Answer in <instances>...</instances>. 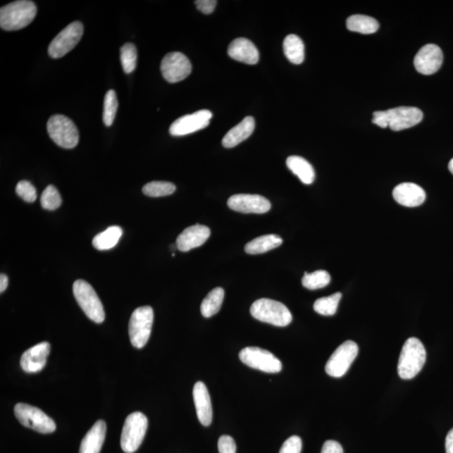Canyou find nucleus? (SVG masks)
Returning <instances> with one entry per match:
<instances>
[{
	"mask_svg": "<svg viewBox=\"0 0 453 453\" xmlns=\"http://www.w3.org/2000/svg\"><path fill=\"white\" fill-rule=\"evenodd\" d=\"M445 446L446 453H453V428L447 433Z\"/></svg>",
	"mask_w": 453,
	"mask_h": 453,
	"instance_id": "nucleus-42",
	"label": "nucleus"
},
{
	"mask_svg": "<svg viewBox=\"0 0 453 453\" xmlns=\"http://www.w3.org/2000/svg\"><path fill=\"white\" fill-rule=\"evenodd\" d=\"M138 54L134 44L126 43L120 48V61L123 69L127 74L135 71L137 66Z\"/></svg>",
	"mask_w": 453,
	"mask_h": 453,
	"instance_id": "nucleus-32",
	"label": "nucleus"
},
{
	"mask_svg": "<svg viewBox=\"0 0 453 453\" xmlns=\"http://www.w3.org/2000/svg\"><path fill=\"white\" fill-rule=\"evenodd\" d=\"M212 118V112L206 109L187 114L173 123L170 127V134L173 136H183L195 133L208 127Z\"/></svg>",
	"mask_w": 453,
	"mask_h": 453,
	"instance_id": "nucleus-13",
	"label": "nucleus"
},
{
	"mask_svg": "<svg viewBox=\"0 0 453 453\" xmlns=\"http://www.w3.org/2000/svg\"><path fill=\"white\" fill-rule=\"evenodd\" d=\"M15 191L20 199L27 202H34L37 197L36 188L28 181H20L17 184Z\"/></svg>",
	"mask_w": 453,
	"mask_h": 453,
	"instance_id": "nucleus-36",
	"label": "nucleus"
},
{
	"mask_svg": "<svg viewBox=\"0 0 453 453\" xmlns=\"http://www.w3.org/2000/svg\"><path fill=\"white\" fill-rule=\"evenodd\" d=\"M331 281V276L326 271H316L314 273L306 272L302 278V285L309 290H318L327 287Z\"/></svg>",
	"mask_w": 453,
	"mask_h": 453,
	"instance_id": "nucleus-31",
	"label": "nucleus"
},
{
	"mask_svg": "<svg viewBox=\"0 0 453 453\" xmlns=\"http://www.w3.org/2000/svg\"><path fill=\"white\" fill-rule=\"evenodd\" d=\"M448 168H449V170L451 171L452 174L453 175V158L449 162V165H448Z\"/></svg>",
	"mask_w": 453,
	"mask_h": 453,
	"instance_id": "nucleus-44",
	"label": "nucleus"
},
{
	"mask_svg": "<svg viewBox=\"0 0 453 453\" xmlns=\"http://www.w3.org/2000/svg\"><path fill=\"white\" fill-rule=\"evenodd\" d=\"M210 235V228L201 224L188 227L178 237L177 249L182 252H188L199 248L206 243Z\"/></svg>",
	"mask_w": 453,
	"mask_h": 453,
	"instance_id": "nucleus-18",
	"label": "nucleus"
},
{
	"mask_svg": "<svg viewBox=\"0 0 453 453\" xmlns=\"http://www.w3.org/2000/svg\"><path fill=\"white\" fill-rule=\"evenodd\" d=\"M190 60L182 52H170L165 56L161 64L162 76L170 83L181 82L191 74Z\"/></svg>",
	"mask_w": 453,
	"mask_h": 453,
	"instance_id": "nucleus-12",
	"label": "nucleus"
},
{
	"mask_svg": "<svg viewBox=\"0 0 453 453\" xmlns=\"http://www.w3.org/2000/svg\"><path fill=\"white\" fill-rule=\"evenodd\" d=\"M442 63V51L435 44H428L421 48L414 59L416 71L423 75H433L437 73L441 68Z\"/></svg>",
	"mask_w": 453,
	"mask_h": 453,
	"instance_id": "nucleus-15",
	"label": "nucleus"
},
{
	"mask_svg": "<svg viewBox=\"0 0 453 453\" xmlns=\"http://www.w3.org/2000/svg\"><path fill=\"white\" fill-rule=\"evenodd\" d=\"M224 299V290L217 287L211 290L208 296L204 298L201 305V315L206 318L217 314L223 304Z\"/></svg>",
	"mask_w": 453,
	"mask_h": 453,
	"instance_id": "nucleus-29",
	"label": "nucleus"
},
{
	"mask_svg": "<svg viewBox=\"0 0 453 453\" xmlns=\"http://www.w3.org/2000/svg\"><path fill=\"white\" fill-rule=\"evenodd\" d=\"M154 311L151 306L139 307L131 315L129 334L131 345L136 349H142L151 337Z\"/></svg>",
	"mask_w": 453,
	"mask_h": 453,
	"instance_id": "nucleus-7",
	"label": "nucleus"
},
{
	"mask_svg": "<svg viewBox=\"0 0 453 453\" xmlns=\"http://www.w3.org/2000/svg\"><path fill=\"white\" fill-rule=\"evenodd\" d=\"M82 35L83 25L81 22H73L52 39L49 47H48V54L52 58H61L77 45Z\"/></svg>",
	"mask_w": 453,
	"mask_h": 453,
	"instance_id": "nucleus-10",
	"label": "nucleus"
},
{
	"mask_svg": "<svg viewBox=\"0 0 453 453\" xmlns=\"http://www.w3.org/2000/svg\"><path fill=\"white\" fill-rule=\"evenodd\" d=\"M37 14L36 4L29 0H20L6 4L0 10V27L7 32L26 27Z\"/></svg>",
	"mask_w": 453,
	"mask_h": 453,
	"instance_id": "nucleus-1",
	"label": "nucleus"
},
{
	"mask_svg": "<svg viewBox=\"0 0 453 453\" xmlns=\"http://www.w3.org/2000/svg\"><path fill=\"white\" fill-rule=\"evenodd\" d=\"M287 166L292 173L297 175L302 183L311 185L315 180V170L309 161L301 156H289Z\"/></svg>",
	"mask_w": 453,
	"mask_h": 453,
	"instance_id": "nucleus-24",
	"label": "nucleus"
},
{
	"mask_svg": "<svg viewBox=\"0 0 453 453\" xmlns=\"http://www.w3.org/2000/svg\"><path fill=\"white\" fill-rule=\"evenodd\" d=\"M219 453H236V443L230 435H223L218 442Z\"/></svg>",
	"mask_w": 453,
	"mask_h": 453,
	"instance_id": "nucleus-38",
	"label": "nucleus"
},
{
	"mask_svg": "<svg viewBox=\"0 0 453 453\" xmlns=\"http://www.w3.org/2000/svg\"><path fill=\"white\" fill-rule=\"evenodd\" d=\"M47 132L54 142L64 149H73L79 142L76 125L69 118L61 114L51 116L47 122Z\"/></svg>",
	"mask_w": 453,
	"mask_h": 453,
	"instance_id": "nucleus-6",
	"label": "nucleus"
},
{
	"mask_svg": "<svg viewBox=\"0 0 453 453\" xmlns=\"http://www.w3.org/2000/svg\"><path fill=\"white\" fill-rule=\"evenodd\" d=\"M347 28L353 32L364 35L376 33L380 28L379 22L373 17L364 15H351L347 20Z\"/></svg>",
	"mask_w": 453,
	"mask_h": 453,
	"instance_id": "nucleus-27",
	"label": "nucleus"
},
{
	"mask_svg": "<svg viewBox=\"0 0 453 453\" xmlns=\"http://www.w3.org/2000/svg\"><path fill=\"white\" fill-rule=\"evenodd\" d=\"M240 359L247 366L266 373H276L283 369L280 360L261 347H244L240 353Z\"/></svg>",
	"mask_w": 453,
	"mask_h": 453,
	"instance_id": "nucleus-9",
	"label": "nucleus"
},
{
	"mask_svg": "<svg viewBox=\"0 0 453 453\" xmlns=\"http://www.w3.org/2000/svg\"><path fill=\"white\" fill-rule=\"evenodd\" d=\"M284 54L293 64H302L305 59V46L296 35H289L283 42Z\"/></svg>",
	"mask_w": 453,
	"mask_h": 453,
	"instance_id": "nucleus-26",
	"label": "nucleus"
},
{
	"mask_svg": "<svg viewBox=\"0 0 453 453\" xmlns=\"http://www.w3.org/2000/svg\"><path fill=\"white\" fill-rule=\"evenodd\" d=\"M15 415L21 425L42 434L54 433L56 429L55 421L44 413L41 409L24 403L15 407Z\"/></svg>",
	"mask_w": 453,
	"mask_h": 453,
	"instance_id": "nucleus-8",
	"label": "nucleus"
},
{
	"mask_svg": "<svg viewBox=\"0 0 453 453\" xmlns=\"http://www.w3.org/2000/svg\"><path fill=\"white\" fill-rule=\"evenodd\" d=\"M142 191L144 195L151 197H166L173 194L175 186L168 182H151L144 185Z\"/></svg>",
	"mask_w": 453,
	"mask_h": 453,
	"instance_id": "nucleus-33",
	"label": "nucleus"
},
{
	"mask_svg": "<svg viewBox=\"0 0 453 453\" xmlns=\"http://www.w3.org/2000/svg\"><path fill=\"white\" fill-rule=\"evenodd\" d=\"M228 54L232 59L249 65H255L259 60L257 47L246 38H237L228 46Z\"/></svg>",
	"mask_w": 453,
	"mask_h": 453,
	"instance_id": "nucleus-21",
	"label": "nucleus"
},
{
	"mask_svg": "<svg viewBox=\"0 0 453 453\" xmlns=\"http://www.w3.org/2000/svg\"><path fill=\"white\" fill-rule=\"evenodd\" d=\"M302 448V439L297 435H292L284 442L279 453H301Z\"/></svg>",
	"mask_w": 453,
	"mask_h": 453,
	"instance_id": "nucleus-37",
	"label": "nucleus"
},
{
	"mask_svg": "<svg viewBox=\"0 0 453 453\" xmlns=\"http://www.w3.org/2000/svg\"><path fill=\"white\" fill-rule=\"evenodd\" d=\"M393 197L400 205L415 208L423 204L426 195L424 189L417 184L404 182L395 187Z\"/></svg>",
	"mask_w": 453,
	"mask_h": 453,
	"instance_id": "nucleus-19",
	"label": "nucleus"
},
{
	"mask_svg": "<svg viewBox=\"0 0 453 453\" xmlns=\"http://www.w3.org/2000/svg\"><path fill=\"white\" fill-rule=\"evenodd\" d=\"M148 428V419L142 412H134L127 416L123 428L120 444L122 450L134 453L142 445Z\"/></svg>",
	"mask_w": 453,
	"mask_h": 453,
	"instance_id": "nucleus-5",
	"label": "nucleus"
},
{
	"mask_svg": "<svg viewBox=\"0 0 453 453\" xmlns=\"http://www.w3.org/2000/svg\"><path fill=\"white\" fill-rule=\"evenodd\" d=\"M63 202L58 190L49 185L42 192L41 204L44 209L54 211L59 208Z\"/></svg>",
	"mask_w": 453,
	"mask_h": 453,
	"instance_id": "nucleus-35",
	"label": "nucleus"
},
{
	"mask_svg": "<svg viewBox=\"0 0 453 453\" xmlns=\"http://www.w3.org/2000/svg\"><path fill=\"white\" fill-rule=\"evenodd\" d=\"M51 352L49 342H42L26 350L20 359V366L26 373H35L45 368Z\"/></svg>",
	"mask_w": 453,
	"mask_h": 453,
	"instance_id": "nucleus-17",
	"label": "nucleus"
},
{
	"mask_svg": "<svg viewBox=\"0 0 453 453\" xmlns=\"http://www.w3.org/2000/svg\"><path fill=\"white\" fill-rule=\"evenodd\" d=\"M106 428L105 421H96L82 439L79 453H99L104 445Z\"/></svg>",
	"mask_w": 453,
	"mask_h": 453,
	"instance_id": "nucleus-22",
	"label": "nucleus"
},
{
	"mask_svg": "<svg viewBox=\"0 0 453 453\" xmlns=\"http://www.w3.org/2000/svg\"><path fill=\"white\" fill-rule=\"evenodd\" d=\"M255 122L253 117H246L239 125L232 128L224 136L222 144L225 148H232L244 142L253 134Z\"/></svg>",
	"mask_w": 453,
	"mask_h": 453,
	"instance_id": "nucleus-23",
	"label": "nucleus"
},
{
	"mask_svg": "<svg viewBox=\"0 0 453 453\" xmlns=\"http://www.w3.org/2000/svg\"><path fill=\"white\" fill-rule=\"evenodd\" d=\"M218 2L216 0H197L195 1L197 10L205 15H210L214 11Z\"/></svg>",
	"mask_w": 453,
	"mask_h": 453,
	"instance_id": "nucleus-39",
	"label": "nucleus"
},
{
	"mask_svg": "<svg viewBox=\"0 0 453 453\" xmlns=\"http://www.w3.org/2000/svg\"><path fill=\"white\" fill-rule=\"evenodd\" d=\"M123 235V230L120 226H111L106 230L100 232L92 240V245L100 252L116 247Z\"/></svg>",
	"mask_w": 453,
	"mask_h": 453,
	"instance_id": "nucleus-28",
	"label": "nucleus"
},
{
	"mask_svg": "<svg viewBox=\"0 0 453 453\" xmlns=\"http://www.w3.org/2000/svg\"><path fill=\"white\" fill-rule=\"evenodd\" d=\"M250 314L261 322L276 327H287L292 323V315L283 303L262 298L253 303Z\"/></svg>",
	"mask_w": 453,
	"mask_h": 453,
	"instance_id": "nucleus-3",
	"label": "nucleus"
},
{
	"mask_svg": "<svg viewBox=\"0 0 453 453\" xmlns=\"http://www.w3.org/2000/svg\"><path fill=\"white\" fill-rule=\"evenodd\" d=\"M228 206L232 210L242 213L262 214L269 212L271 201L259 195L237 194L230 197Z\"/></svg>",
	"mask_w": 453,
	"mask_h": 453,
	"instance_id": "nucleus-16",
	"label": "nucleus"
},
{
	"mask_svg": "<svg viewBox=\"0 0 453 453\" xmlns=\"http://www.w3.org/2000/svg\"><path fill=\"white\" fill-rule=\"evenodd\" d=\"M118 102L117 94L114 90H108L104 98V123L107 127L113 125L114 118H116Z\"/></svg>",
	"mask_w": 453,
	"mask_h": 453,
	"instance_id": "nucleus-34",
	"label": "nucleus"
},
{
	"mask_svg": "<svg viewBox=\"0 0 453 453\" xmlns=\"http://www.w3.org/2000/svg\"><path fill=\"white\" fill-rule=\"evenodd\" d=\"M73 290L78 305L87 318L96 323H102L105 319L104 306L92 285L85 280H77Z\"/></svg>",
	"mask_w": 453,
	"mask_h": 453,
	"instance_id": "nucleus-4",
	"label": "nucleus"
},
{
	"mask_svg": "<svg viewBox=\"0 0 453 453\" xmlns=\"http://www.w3.org/2000/svg\"><path fill=\"white\" fill-rule=\"evenodd\" d=\"M321 453H344L342 446L336 441H327L324 443Z\"/></svg>",
	"mask_w": 453,
	"mask_h": 453,
	"instance_id": "nucleus-40",
	"label": "nucleus"
},
{
	"mask_svg": "<svg viewBox=\"0 0 453 453\" xmlns=\"http://www.w3.org/2000/svg\"><path fill=\"white\" fill-rule=\"evenodd\" d=\"M342 294L337 292L332 296L319 298L314 303V310L323 316H333L336 314Z\"/></svg>",
	"mask_w": 453,
	"mask_h": 453,
	"instance_id": "nucleus-30",
	"label": "nucleus"
},
{
	"mask_svg": "<svg viewBox=\"0 0 453 453\" xmlns=\"http://www.w3.org/2000/svg\"><path fill=\"white\" fill-rule=\"evenodd\" d=\"M359 347L353 341H346L334 352L327 362L325 371L328 376L335 378L344 376L351 364L357 358Z\"/></svg>",
	"mask_w": 453,
	"mask_h": 453,
	"instance_id": "nucleus-11",
	"label": "nucleus"
},
{
	"mask_svg": "<svg viewBox=\"0 0 453 453\" xmlns=\"http://www.w3.org/2000/svg\"><path fill=\"white\" fill-rule=\"evenodd\" d=\"M8 284V279L6 275H0V292L3 293L6 290Z\"/></svg>",
	"mask_w": 453,
	"mask_h": 453,
	"instance_id": "nucleus-43",
	"label": "nucleus"
},
{
	"mask_svg": "<svg viewBox=\"0 0 453 453\" xmlns=\"http://www.w3.org/2000/svg\"><path fill=\"white\" fill-rule=\"evenodd\" d=\"M426 351L422 342L416 337H411L404 342L398 363L399 376L403 380H411L423 368Z\"/></svg>",
	"mask_w": 453,
	"mask_h": 453,
	"instance_id": "nucleus-2",
	"label": "nucleus"
},
{
	"mask_svg": "<svg viewBox=\"0 0 453 453\" xmlns=\"http://www.w3.org/2000/svg\"><path fill=\"white\" fill-rule=\"evenodd\" d=\"M373 116L372 122L373 124L383 128V129H385V128L389 127L385 111L373 112Z\"/></svg>",
	"mask_w": 453,
	"mask_h": 453,
	"instance_id": "nucleus-41",
	"label": "nucleus"
},
{
	"mask_svg": "<svg viewBox=\"0 0 453 453\" xmlns=\"http://www.w3.org/2000/svg\"><path fill=\"white\" fill-rule=\"evenodd\" d=\"M390 130L400 131L416 126L423 120V113L416 107H397L385 110Z\"/></svg>",
	"mask_w": 453,
	"mask_h": 453,
	"instance_id": "nucleus-14",
	"label": "nucleus"
},
{
	"mask_svg": "<svg viewBox=\"0 0 453 453\" xmlns=\"http://www.w3.org/2000/svg\"><path fill=\"white\" fill-rule=\"evenodd\" d=\"M193 399L201 424L204 426H210L213 421V407L208 388L204 383H196L193 388Z\"/></svg>",
	"mask_w": 453,
	"mask_h": 453,
	"instance_id": "nucleus-20",
	"label": "nucleus"
},
{
	"mask_svg": "<svg viewBox=\"0 0 453 453\" xmlns=\"http://www.w3.org/2000/svg\"><path fill=\"white\" fill-rule=\"evenodd\" d=\"M283 240L276 235H267L256 237L245 245V252L249 254H259L271 252L283 244Z\"/></svg>",
	"mask_w": 453,
	"mask_h": 453,
	"instance_id": "nucleus-25",
	"label": "nucleus"
}]
</instances>
